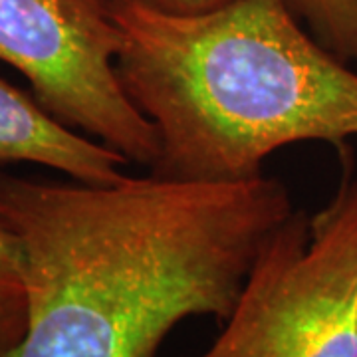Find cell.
<instances>
[{
  "mask_svg": "<svg viewBox=\"0 0 357 357\" xmlns=\"http://www.w3.org/2000/svg\"><path fill=\"white\" fill-rule=\"evenodd\" d=\"M288 187L256 175L105 185L0 173V225L18 244L24 340L6 357H157L187 318H229Z\"/></svg>",
  "mask_w": 357,
  "mask_h": 357,
  "instance_id": "cell-1",
  "label": "cell"
},
{
  "mask_svg": "<svg viewBox=\"0 0 357 357\" xmlns=\"http://www.w3.org/2000/svg\"><path fill=\"white\" fill-rule=\"evenodd\" d=\"M109 8L119 82L157 131L155 175L241 181L288 145L357 137V68L326 50L286 0L189 16L137 0Z\"/></svg>",
  "mask_w": 357,
  "mask_h": 357,
  "instance_id": "cell-2",
  "label": "cell"
},
{
  "mask_svg": "<svg viewBox=\"0 0 357 357\" xmlns=\"http://www.w3.org/2000/svg\"><path fill=\"white\" fill-rule=\"evenodd\" d=\"M197 357H357V175L274 230L217 340Z\"/></svg>",
  "mask_w": 357,
  "mask_h": 357,
  "instance_id": "cell-3",
  "label": "cell"
},
{
  "mask_svg": "<svg viewBox=\"0 0 357 357\" xmlns=\"http://www.w3.org/2000/svg\"><path fill=\"white\" fill-rule=\"evenodd\" d=\"M119 46L109 0H0V60L28 79L34 100L68 128L151 169L157 131L119 82Z\"/></svg>",
  "mask_w": 357,
  "mask_h": 357,
  "instance_id": "cell-4",
  "label": "cell"
},
{
  "mask_svg": "<svg viewBox=\"0 0 357 357\" xmlns=\"http://www.w3.org/2000/svg\"><path fill=\"white\" fill-rule=\"evenodd\" d=\"M10 163H36L79 183L105 185L123 177L129 161L102 141L68 128L0 77V167Z\"/></svg>",
  "mask_w": 357,
  "mask_h": 357,
  "instance_id": "cell-5",
  "label": "cell"
},
{
  "mask_svg": "<svg viewBox=\"0 0 357 357\" xmlns=\"http://www.w3.org/2000/svg\"><path fill=\"white\" fill-rule=\"evenodd\" d=\"M286 4L326 50L357 68V0H286Z\"/></svg>",
  "mask_w": 357,
  "mask_h": 357,
  "instance_id": "cell-6",
  "label": "cell"
},
{
  "mask_svg": "<svg viewBox=\"0 0 357 357\" xmlns=\"http://www.w3.org/2000/svg\"><path fill=\"white\" fill-rule=\"evenodd\" d=\"M28 328V296L18 244L0 225V357L24 340Z\"/></svg>",
  "mask_w": 357,
  "mask_h": 357,
  "instance_id": "cell-7",
  "label": "cell"
},
{
  "mask_svg": "<svg viewBox=\"0 0 357 357\" xmlns=\"http://www.w3.org/2000/svg\"><path fill=\"white\" fill-rule=\"evenodd\" d=\"M137 2L153 8V10H159V13L189 16V14H203L215 10L232 0H137Z\"/></svg>",
  "mask_w": 357,
  "mask_h": 357,
  "instance_id": "cell-8",
  "label": "cell"
}]
</instances>
